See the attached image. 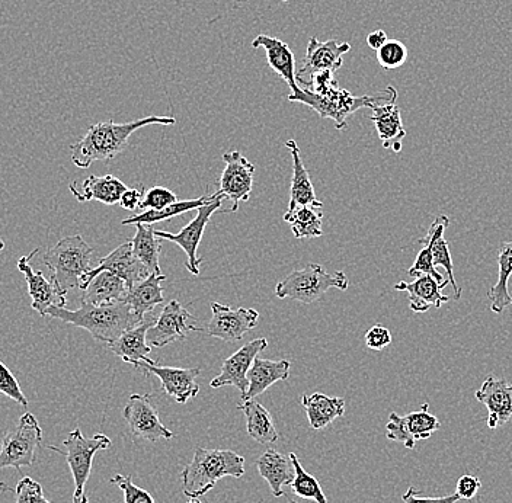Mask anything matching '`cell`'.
Here are the masks:
<instances>
[{"instance_id": "db71d44e", "label": "cell", "mask_w": 512, "mask_h": 503, "mask_svg": "<svg viewBox=\"0 0 512 503\" xmlns=\"http://www.w3.org/2000/svg\"><path fill=\"white\" fill-rule=\"evenodd\" d=\"M188 503H203V502L198 501V499H191V501Z\"/></svg>"}, {"instance_id": "f5cc1de1", "label": "cell", "mask_w": 512, "mask_h": 503, "mask_svg": "<svg viewBox=\"0 0 512 503\" xmlns=\"http://www.w3.org/2000/svg\"><path fill=\"white\" fill-rule=\"evenodd\" d=\"M5 249V242H3V239H0V251H3Z\"/></svg>"}, {"instance_id": "9c48e42d", "label": "cell", "mask_w": 512, "mask_h": 503, "mask_svg": "<svg viewBox=\"0 0 512 503\" xmlns=\"http://www.w3.org/2000/svg\"><path fill=\"white\" fill-rule=\"evenodd\" d=\"M220 191V189H219ZM226 200L222 191H220L219 197L216 200L211 201L203 207L198 208L197 217L190 221L181 232L168 233L163 230H155L156 236L160 239L171 240L176 243L179 248L187 253V269L192 275H200V265L203 262V258H198V246H200L201 240H203L204 230H206L207 224L210 223L211 216L222 207L223 201Z\"/></svg>"}, {"instance_id": "ba28073f", "label": "cell", "mask_w": 512, "mask_h": 503, "mask_svg": "<svg viewBox=\"0 0 512 503\" xmlns=\"http://www.w3.org/2000/svg\"><path fill=\"white\" fill-rule=\"evenodd\" d=\"M41 441H43V429L32 413H25L19 419L18 426L3 438L0 469L14 467L16 472L21 473L22 467L32 466Z\"/></svg>"}, {"instance_id": "d590c367", "label": "cell", "mask_w": 512, "mask_h": 503, "mask_svg": "<svg viewBox=\"0 0 512 503\" xmlns=\"http://www.w3.org/2000/svg\"><path fill=\"white\" fill-rule=\"evenodd\" d=\"M220 191L214 192L211 195H203V197L197 198V200L187 201H176L175 204L168 205V207L162 208V210H147L143 211L142 214H136V216L128 217L123 220V226L128 224H155L160 221H166L172 219V217L179 216V214L188 213L191 210H198L211 201L216 200L219 197Z\"/></svg>"}, {"instance_id": "4316f807", "label": "cell", "mask_w": 512, "mask_h": 503, "mask_svg": "<svg viewBox=\"0 0 512 503\" xmlns=\"http://www.w3.org/2000/svg\"><path fill=\"white\" fill-rule=\"evenodd\" d=\"M290 361L261 360L256 357L251 370L248 371V392L243 394L242 402L255 399L256 396L267 392L277 381H286L290 378Z\"/></svg>"}, {"instance_id": "c3c4849f", "label": "cell", "mask_w": 512, "mask_h": 503, "mask_svg": "<svg viewBox=\"0 0 512 503\" xmlns=\"http://www.w3.org/2000/svg\"><path fill=\"white\" fill-rule=\"evenodd\" d=\"M144 194H146V189H144L143 185H140V188H128L127 191L124 192L123 197H121V207H123L124 210L130 211L140 208Z\"/></svg>"}, {"instance_id": "7dc6e473", "label": "cell", "mask_w": 512, "mask_h": 503, "mask_svg": "<svg viewBox=\"0 0 512 503\" xmlns=\"http://www.w3.org/2000/svg\"><path fill=\"white\" fill-rule=\"evenodd\" d=\"M418 490L415 488H409L408 492L402 496L403 502L405 503H457L460 501V496L457 493L450 496H443V498H421Z\"/></svg>"}, {"instance_id": "8992f818", "label": "cell", "mask_w": 512, "mask_h": 503, "mask_svg": "<svg viewBox=\"0 0 512 503\" xmlns=\"http://www.w3.org/2000/svg\"><path fill=\"white\" fill-rule=\"evenodd\" d=\"M348 285L350 281L344 272L328 274L319 264H309L306 268L291 272L286 280L280 281L275 287V296L278 299H291L310 304L322 299L331 288L347 291Z\"/></svg>"}, {"instance_id": "6da1fadb", "label": "cell", "mask_w": 512, "mask_h": 503, "mask_svg": "<svg viewBox=\"0 0 512 503\" xmlns=\"http://www.w3.org/2000/svg\"><path fill=\"white\" fill-rule=\"evenodd\" d=\"M174 117H146L131 123L115 124L114 121L94 124L88 133L72 146L73 165L80 169H88L89 166L99 160H111L124 152L128 146V139L142 127L174 126Z\"/></svg>"}, {"instance_id": "4fadbf2b", "label": "cell", "mask_w": 512, "mask_h": 503, "mask_svg": "<svg viewBox=\"0 0 512 503\" xmlns=\"http://www.w3.org/2000/svg\"><path fill=\"white\" fill-rule=\"evenodd\" d=\"M123 416L133 437L150 442L174 438V432L160 422L158 410L150 402L149 394H131Z\"/></svg>"}, {"instance_id": "277c9868", "label": "cell", "mask_w": 512, "mask_h": 503, "mask_svg": "<svg viewBox=\"0 0 512 503\" xmlns=\"http://www.w3.org/2000/svg\"><path fill=\"white\" fill-rule=\"evenodd\" d=\"M245 474V458L232 450H206L197 447L194 457L181 473L184 495L200 499L216 486L223 477H240Z\"/></svg>"}, {"instance_id": "52a82bcc", "label": "cell", "mask_w": 512, "mask_h": 503, "mask_svg": "<svg viewBox=\"0 0 512 503\" xmlns=\"http://www.w3.org/2000/svg\"><path fill=\"white\" fill-rule=\"evenodd\" d=\"M66 451L59 450L57 447H48V450L56 451L66 458L75 480V495L73 502H79L85 495V485L88 483L92 472V463H94L95 454L99 450H107L112 445L110 438L104 434H96L92 438H86L79 428L70 432L69 437L63 441Z\"/></svg>"}, {"instance_id": "9a60e30c", "label": "cell", "mask_w": 512, "mask_h": 503, "mask_svg": "<svg viewBox=\"0 0 512 503\" xmlns=\"http://www.w3.org/2000/svg\"><path fill=\"white\" fill-rule=\"evenodd\" d=\"M102 271L111 272V274L117 275L118 278L126 281L128 290H131L134 285L142 283L150 275L149 269L144 267L139 258L134 255L131 240H128L124 245L118 246L117 249H114L105 258L99 259L98 265L86 274L82 290L92 278Z\"/></svg>"}, {"instance_id": "3957f363", "label": "cell", "mask_w": 512, "mask_h": 503, "mask_svg": "<svg viewBox=\"0 0 512 503\" xmlns=\"http://www.w3.org/2000/svg\"><path fill=\"white\" fill-rule=\"evenodd\" d=\"M288 101L299 102L318 112L320 118L334 120L338 130L347 127V118L361 108H373L376 105L390 104L398 99V92L393 86L374 95L354 96L347 89H341L338 83L323 92H313L299 86L297 91L288 95Z\"/></svg>"}, {"instance_id": "f6af8a7d", "label": "cell", "mask_w": 512, "mask_h": 503, "mask_svg": "<svg viewBox=\"0 0 512 503\" xmlns=\"http://www.w3.org/2000/svg\"><path fill=\"white\" fill-rule=\"evenodd\" d=\"M366 344L373 351H382V349L392 344V333L384 326H373L366 333Z\"/></svg>"}, {"instance_id": "e0dca14e", "label": "cell", "mask_w": 512, "mask_h": 503, "mask_svg": "<svg viewBox=\"0 0 512 503\" xmlns=\"http://www.w3.org/2000/svg\"><path fill=\"white\" fill-rule=\"evenodd\" d=\"M144 376H156L162 384V392L175 399L176 403L185 405L192 397H197L200 386L197 377L200 376V368H176L160 367L158 364H143L140 370Z\"/></svg>"}, {"instance_id": "11a10c76", "label": "cell", "mask_w": 512, "mask_h": 503, "mask_svg": "<svg viewBox=\"0 0 512 503\" xmlns=\"http://www.w3.org/2000/svg\"><path fill=\"white\" fill-rule=\"evenodd\" d=\"M290 503H300V502H296V501H290Z\"/></svg>"}, {"instance_id": "ac0fdd59", "label": "cell", "mask_w": 512, "mask_h": 503, "mask_svg": "<svg viewBox=\"0 0 512 503\" xmlns=\"http://www.w3.org/2000/svg\"><path fill=\"white\" fill-rule=\"evenodd\" d=\"M351 50L348 43L329 40L320 43L318 38L312 37L307 44L302 69L297 72V82L302 83L304 78H312L319 72H336L344 64V54Z\"/></svg>"}, {"instance_id": "ee69618b", "label": "cell", "mask_w": 512, "mask_h": 503, "mask_svg": "<svg viewBox=\"0 0 512 503\" xmlns=\"http://www.w3.org/2000/svg\"><path fill=\"white\" fill-rule=\"evenodd\" d=\"M176 201H178V198H176L171 189L155 187L146 191L140 208L144 211L162 210V208L168 207V205L175 204Z\"/></svg>"}, {"instance_id": "cb8c5ba5", "label": "cell", "mask_w": 512, "mask_h": 503, "mask_svg": "<svg viewBox=\"0 0 512 503\" xmlns=\"http://www.w3.org/2000/svg\"><path fill=\"white\" fill-rule=\"evenodd\" d=\"M448 226H450V219L447 216L435 217L427 236L422 237L419 242H421L422 246H430L432 262H434L435 267H441L447 272L448 281H450L454 288V299L460 300L463 290L457 284L456 275H454L453 258H451L447 240L444 239V233H446Z\"/></svg>"}, {"instance_id": "f546056e", "label": "cell", "mask_w": 512, "mask_h": 503, "mask_svg": "<svg viewBox=\"0 0 512 503\" xmlns=\"http://www.w3.org/2000/svg\"><path fill=\"white\" fill-rule=\"evenodd\" d=\"M127 294L126 281L111 272L102 271L83 288L82 303L104 306V304L126 301Z\"/></svg>"}, {"instance_id": "44dd1931", "label": "cell", "mask_w": 512, "mask_h": 503, "mask_svg": "<svg viewBox=\"0 0 512 503\" xmlns=\"http://www.w3.org/2000/svg\"><path fill=\"white\" fill-rule=\"evenodd\" d=\"M155 322L152 312L140 325L128 329L117 341L112 342L111 351L127 364L134 365L137 370H140L143 364H156L152 358H149L152 346L147 344V332L155 325Z\"/></svg>"}, {"instance_id": "7a4b0ae2", "label": "cell", "mask_w": 512, "mask_h": 503, "mask_svg": "<svg viewBox=\"0 0 512 503\" xmlns=\"http://www.w3.org/2000/svg\"><path fill=\"white\" fill-rule=\"evenodd\" d=\"M47 316L59 319L64 323L85 329L94 336L95 341L110 346L124 332L140 325L127 301L94 306L82 303L78 310H67L66 307L53 306L48 309Z\"/></svg>"}, {"instance_id": "83f0119b", "label": "cell", "mask_w": 512, "mask_h": 503, "mask_svg": "<svg viewBox=\"0 0 512 503\" xmlns=\"http://www.w3.org/2000/svg\"><path fill=\"white\" fill-rule=\"evenodd\" d=\"M396 291H406L409 294V307L415 313H427L431 307L440 309L448 300L447 296L441 293V285L430 277V275H421L415 278L414 283L400 281L395 285Z\"/></svg>"}, {"instance_id": "8fae6325", "label": "cell", "mask_w": 512, "mask_h": 503, "mask_svg": "<svg viewBox=\"0 0 512 503\" xmlns=\"http://www.w3.org/2000/svg\"><path fill=\"white\" fill-rule=\"evenodd\" d=\"M428 409L430 403H424L421 409L405 416H400L396 412L390 413L387 440L402 442L406 450H414L416 441L431 438V435L440 429L441 422L431 415Z\"/></svg>"}, {"instance_id": "ab89813d", "label": "cell", "mask_w": 512, "mask_h": 503, "mask_svg": "<svg viewBox=\"0 0 512 503\" xmlns=\"http://www.w3.org/2000/svg\"><path fill=\"white\" fill-rule=\"evenodd\" d=\"M408 275L414 278L421 277V275H430V277L434 278V280L441 285V288H446V285L450 284L448 278H444L443 274L438 271L434 262H432L430 246H424V249L416 255L414 264L408 269Z\"/></svg>"}, {"instance_id": "7402d4cb", "label": "cell", "mask_w": 512, "mask_h": 503, "mask_svg": "<svg viewBox=\"0 0 512 503\" xmlns=\"http://www.w3.org/2000/svg\"><path fill=\"white\" fill-rule=\"evenodd\" d=\"M70 192L80 203L99 201L105 205L120 204L121 197L127 191L126 184L112 175L89 176L82 184H70Z\"/></svg>"}, {"instance_id": "4dcf8cb0", "label": "cell", "mask_w": 512, "mask_h": 503, "mask_svg": "<svg viewBox=\"0 0 512 503\" xmlns=\"http://www.w3.org/2000/svg\"><path fill=\"white\" fill-rule=\"evenodd\" d=\"M165 275L150 274L142 283L134 285L128 290L126 301L133 309L134 315L140 322L146 319L147 315L153 312L159 304H163V281Z\"/></svg>"}, {"instance_id": "ffe728a7", "label": "cell", "mask_w": 512, "mask_h": 503, "mask_svg": "<svg viewBox=\"0 0 512 503\" xmlns=\"http://www.w3.org/2000/svg\"><path fill=\"white\" fill-rule=\"evenodd\" d=\"M476 399L488 409L489 429H496L512 419V384L505 378L486 377L475 393Z\"/></svg>"}, {"instance_id": "f35d334b", "label": "cell", "mask_w": 512, "mask_h": 503, "mask_svg": "<svg viewBox=\"0 0 512 503\" xmlns=\"http://www.w3.org/2000/svg\"><path fill=\"white\" fill-rule=\"evenodd\" d=\"M408 60V48L399 40H389L377 50V62L383 69H399Z\"/></svg>"}, {"instance_id": "d4e9b609", "label": "cell", "mask_w": 512, "mask_h": 503, "mask_svg": "<svg viewBox=\"0 0 512 503\" xmlns=\"http://www.w3.org/2000/svg\"><path fill=\"white\" fill-rule=\"evenodd\" d=\"M256 467L262 479L267 480L275 498L284 496V486L291 485L296 477V469L290 456H284L275 450L265 451L256 461Z\"/></svg>"}, {"instance_id": "2e32d148", "label": "cell", "mask_w": 512, "mask_h": 503, "mask_svg": "<svg viewBox=\"0 0 512 503\" xmlns=\"http://www.w3.org/2000/svg\"><path fill=\"white\" fill-rule=\"evenodd\" d=\"M268 341L265 338L254 339L249 344L243 345L232 357L227 358L222 365V373L211 380L213 389L224 386H233L239 390L240 396L248 392V371L251 370L255 358L267 348Z\"/></svg>"}, {"instance_id": "d6986e66", "label": "cell", "mask_w": 512, "mask_h": 503, "mask_svg": "<svg viewBox=\"0 0 512 503\" xmlns=\"http://www.w3.org/2000/svg\"><path fill=\"white\" fill-rule=\"evenodd\" d=\"M38 249H34L28 256H22L18 261V269L24 274L25 281L28 284V294H30L32 309L38 315L46 317L48 309L53 306L66 307V297L57 290L53 280H47L43 272L34 271L30 261L37 255Z\"/></svg>"}, {"instance_id": "f1b7e54d", "label": "cell", "mask_w": 512, "mask_h": 503, "mask_svg": "<svg viewBox=\"0 0 512 503\" xmlns=\"http://www.w3.org/2000/svg\"><path fill=\"white\" fill-rule=\"evenodd\" d=\"M286 147L290 150L291 158H293V178H291L290 203H288L287 211H293L300 205H313V207L322 208L323 204L316 198L309 171L300 156L299 144L294 140H288Z\"/></svg>"}, {"instance_id": "1f68e13d", "label": "cell", "mask_w": 512, "mask_h": 503, "mask_svg": "<svg viewBox=\"0 0 512 503\" xmlns=\"http://www.w3.org/2000/svg\"><path fill=\"white\" fill-rule=\"evenodd\" d=\"M302 405L306 409L309 424L315 431L326 428L345 413L344 399L329 397L323 393L304 394Z\"/></svg>"}, {"instance_id": "b9f144b4", "label": "cell", "mask_w": 512, "mask_h": 503, "mask_svg": "<svg viewBox=\"0 0 512 503\" xmlns=\"http://www.w3.org/2000/svg\"><path fill=\"white\" fill-rule=\"evenodd\" d=\"M0 393L14 400V402L21 405L22 408H27V396L22 392L21 386H19L18 380H16L14 374L11 373V370H9L2 361H0Z\"/></svg>"}, {"instance_id": "e575fe53", "label": "cell", "mask_w": 512, "mask_h": 503, "mask_svg": "<svg viewBox=\"0 0 512 503\" xmlns=\"http://www.w3.org/2000/svg\"><path fill=\"white\" fill-rule=\"evenodd\" d=\"M156 229L152 224H136V236L133 237L134 255L139 258L144 267L149 269L150 274L162 275L159 265V255L162 251V240L156 236Z\"/></svg>"}, {"instance_id": "816d5d0a", "label": "cell", "mask_w": 512, "mask_h": 503, "mask_svg": "<svg viewBox=\"0 0 512 503\" xmlns=\"http://www.w3.org/2000/svg\"><path fill=\"white\" fill-rule=\"evenodd\" d=\"M73 503H89V498L86 495L82 496V499H80L79 502H73Z\"/></svg>"}, {"instance_id": "836d02e7", "label": "cell", "mask_w": 512, "mask_h": 503, "mask_svg": "<svg viewBox=\"0 0 512 503\" xmlns=\"http://www.w3.org/2000/svg\"><path fill=\"white\" fill-rule=\"evenodd\" d=\"M498 281L494 287L489 288L488 297L491 299V310L501 315L508 306H512V297L508 290V283L512 275V240L502 243L498 256Z\"/></svg>"}, {"instance_id": "f907efd6", "label": "cell", "mask_w": 512, "mask_h": 503, "mask_svg": "<svg viewBox=\"0 0 512 503\" xmlns=\"http://www.w3.org/2000/svg\"><path fill=\"white\" fill-rule=\"evenodd\" d=\"M0 450H2V444H0ZM0 489L5 490V492H14L15 493L14 489L9 488V486L3 482H0Z\"/></svg>"}, {"instance_id": "484cf974", "label": "cell", "mask_w": 512, "mask_h": 503, "mask_svg": "<svg viewBox=\"0 0 512 503\" xmlns=\"http://www.w3.org/2000/svg\"><path fill=\"white\" fill-rule=\"evenodd\" d=\"M371 110H373V115L370 120L376 127L384 149H392L393 152L400 153L402 140L406 137V130L403 127L402 115H400V108L396 102L376 105Z\"/></svg>"}, {"instance_id": "8d00e7d4", "label": "cell", "mask_w": 512, "mask_h": 503, "mask_svg": "<svg viewBox=\"0 0 512 503\" xmlns=\"http://www.w3.org/2000/svg\"><path fill=\"white\" fill-rule=\"evenodd\" d=\"M284 220L290 224L296 239L304 240L323 235V213L320 207L300 205V207L294 208L293 211H286Z\"/></svg>"}, {"instance_id": "681fc988", "label": "cell", "mask_w": 512, "mask_h": 503, "mask_svg": "<svg viewBox=\"0 0 512 503\" xmlns=\"http://www.w3.org/2000/svg\"><path fill=\"white\" fill-rule=\"evenodd\" d=\"M387 41H389V38H387V34L383 30L373 31L371 34H368L367 37L368 47L376 51L380 50Z\"/></svg>"}, {"instance_id": "60d3db41", "label": "cell", "mask_w": 512, "mask_h": 503, "mask_svg": "<svg viewBox=\"0 0 512 503\" xmlns=\"http://www.w3.org/2000/svg\"><path fill=\"white\" fill-rule=\"evenodd\" d=\"M111 485H115L123 490L126 503H156L153 496L147 490L134 485L133 476L115 474L111 479Z\"/></svg>"}, {"instance_id": "5bb4252c", "label": "cell", "mask_w": 512, "mask_h": 503, "mask_svg": "<svg viewBox=\"0 0 512 503\" xmlns=\"http://www.w3.org/2000/svg\"><path fill=\"white\" fill-rule=\"evenodd\" d=\"M210 323L207 326V335L222 339L229 344H235L245 338L246 333L258 326L259 313L254 309L232 310L230 306L220 303H211Z\"/></svg>"}, {"instance_id": "d6a6232c", "label": "cell", "mask_w": 512, "mask_h": 503, "mask_svg": "<svg viewBox=\"0 0 512 503\" xmlns=\"http://www.w3.org/2000/svg\"><path fill=\"white\" fill-rule=\"evenodd\" d=\"M239 410L245 413L246 429L249 437L259 444L272 445L278 441V432L272 421L271 413L255 399L240 403Z\"/></svg>"}, {"instance_id": "7c38bea8", "label": "cell", "mask_w": 512, "mask_h": 503, "mask_svg": "<svg viewBox=\"0 0 512 503\" xmlns=\"http://www.w3.org/2000/svg\"><path fill=\"white\" fill-rule=\"evenodd\" d=\"M192 331H201L197 326V320L178 300H172L166 304L155 325L147 332V344L163 348L172 342L187 339L188 333Z\"/></svg>"}, {"instance_id": "30bf717a", "label": "cell", "mask_w": 512, "mask_h": 503, "mask_svg": "<svg viewBox=\"0 0 512 503\" xmlns=\"http://www.w3.org/2000/svg\"><path fill=\"white\" fill-rule=\"evenodd\" d=\"M223 162L226 166L220 178V191L227 200L232 201L230 213H235L239 210L240 203H248L251 200L255 165H252L239 150L224 153Z\"/></svg>"}, {"instance_id": "74e56055", "label": "cell", "mask_w": 512, "mask_h": 503, "mask_svg": "<svg viewBox=\"0 0 512 503\" xmlns=\"http://www.w3.org/2000/svg\"><path fill=\"white\" fill-rule=\"evenodd\" d=\"M294 463V469H296V477H294L293 483H291V489L296 493L297 496L304 499H313L318 503H328L326 501L325 493L320 488V483L316 480L315 476L307 473L300 464L299 458L296 453L288 454Z\"/></svg>"}, {"instance_id": "603a6c76", "label": "cell", "mask_w": 512, "mask_h": 503, "mask_svg": "<svg viewBox=\"0 0 512 503\" xmlns=\"http://www.w3.org/2000/svg\"><path fill=\"white\" fill-rule=\"evenodd\" d=\"M252 47L264 48L265 53H267L268 66L290 86L291 92L299 89L296 57H294V53L287 43L281 41L280 38L261 34L252 41Z\"/></svg>"}, {"instance_id": "5b68a950", "label": "cell", "mask_w": 512, "mask_h": 503, "mask_svg": "<svg viewBox=\"0 0 512 503\" xmlns=\"http://www.w3.org/2000/svg\"><path fill=\"white\" fill-rule=\"evenodd\" d=\"M94 249L82 236H69L59 240L56 246L43 256V262L51 271V280L57 290L67 296L73 288H82L86 274L91 271Z\"/></svg>"}, {"instance_id": "bcb514c9", "label": "cell", "mask_w": 512, "mask_h": 503, "mask_svg": "<svg viewBox=\"0 0 512 503\" xmlns=\"http://www.w3.org/2000/svg\"><path fill=\"white\" fill-rule=\"evenodd\" d=\"M480 488H482V483H480L478 477L464 474L457 482L456 493L460 496V499L469 501V499L475 498Z\"/></svg>"}, {"instance_id": "9f6ffc18", "label": "cell", "mask_w": 512, "mask_h": 503, "mask_svg": "<svg viewBox=\"0 0 512 503\" xmlns=\"http://www.w3.org/2000/svg\"><path fill=\"white\" fill-rule=\"evenodd\" d=\"M283 2H288V0H283Z\"/></svg>"}, {"instance_id": "7bdbcfd3", "label": "cell", "mask_w": 512, "mask_h": 503, "mask_svg": "<svg viewBox=\"0 0 512 503\" xmlns=\"http://www.w3.org/2000/svg\"><path fill=\"white\" fill-rule=\"evenodd\" d=\"M15 493L16 503H53L48 502L44 496L43 486L28 476L19 480Z\"/></svg>"}]
</instances>
